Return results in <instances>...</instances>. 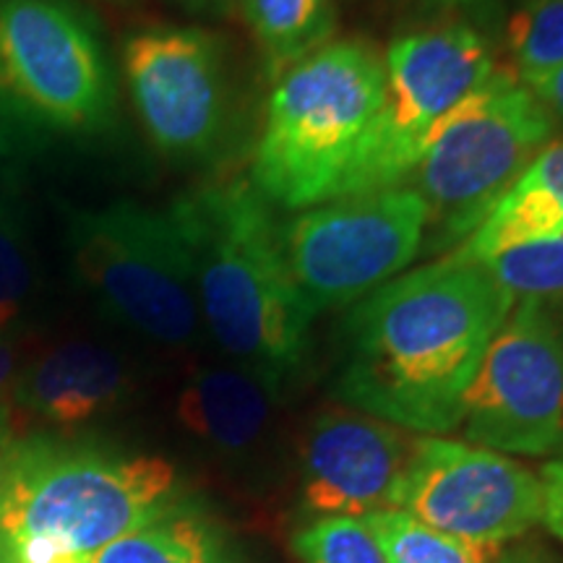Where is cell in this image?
Segmentation results:
<instances>
[{
	"label": "cell",
	"mask_w": 563,
	"mask_h": 563,
	"mask_svg": "<svg viewBox=\"0 0 563 563\" xmlns=\"http://www.w3.org/2000/svg\"><path fill=\"white\" fill-rule=\"evenodd\" d=\"M527 173H530L563 209V141H551V144H545L543 150L538 152V157L530 162Z\"/></svg>",
	"instance_id": "25"
},
{
	"label": "cell",
	"mask_w": 563,
	"mask_h": 563,
	"mask_svg": "<svg viewBox=\"0 0 563 563\" xmlns=\"http://www.w3.org/2000/svg\"><path fill=\"white\" fill-rule=\"evenodd\" d=\"M543 483V522L555 538L563 540V460L548 462L540 473Z\"/></svg>",
	"instance_id": "26"
},
{
	"label": "cell",
	"mask_w": 563,
	"mask_h": 563,
	"mask_svg": "<svg viewBox=\"0 0 563 563\" xmlns=\"http://www.w3.org/2000/svg\"><path fill=\"white\" fill-rule=\"evenodd\" d=\"M563 235V209L551 194L525 170L514 186L501 196V201L488 211L473 235L452 251V256L464 262L485 264L498 253L527 245L545 238Z\"/></svg>",
	"instance_id": "17"
},
{
	"label": "cell",
	"mask_w": 563,
	"mask_h": 563,
	"mask_svg": "<svg viewBox=\"0 0 563 563\" xmlns=\"http://www.w3.org/2000/svg\"><path fill=\"white\" fill-rule=\"evenodd\" d=\"M481 266L514 302L532 300L548 308L563 300V235L517 245Z\"/></svg>",
	"instance_id": "21"
},
{
	"label": "cell",
	"mask_w": 563,
	"mask_h": 563,
	"mask_svg": "<svg viewBox=\"0 0 563 563\" xmlns=\"http://www.w3.org/2000/svg\"><path fill=\"white\" fill-rule=\"evenodd\" d=\"M511 308L485 266L452 253L399 274L344 316L336 399L415 435L456 431L464 394Z\"/></svg>",
	"instance_id": "1"
},
{
	"label": "cell",
	"mask_w": 563,
	"mask_h": 563,
	"mask_svg": "<svg viewBox=\"0 0 563 563\" xmlns=\"http://www.w3.org/2000/svg\"><path fill=\"white\" fill-rule=\"evenodd\" d=\"M165 211L203 329L235 365L279 391L308 361L316 313L287 264L272 203L253 180L230 178L178 196Z\"/></svg>",
	"instance_id": "2"
},
{
	"label": "cell",
	"mask_w": 563,
	"mask_h": 563,
	"mask_svg": "<svg viewBox=\"0 0 563 563\" xmlns=\"http://www.w3.org/2000/svg\"><path fill=\"white\" fill-rule=\"evenodd\" d=\"M274 81L332 42L334 0H238Z\"/></svg>",
	"instance_id": "18"
},
{
	"label": "cell",
	"mask_w": 563,
	"mask_h": 563,
	"mask_svg": "<svg viewBox=\"0 0 563 563\" xmlns=\"http://www.w3.org/2000/svg\"><path fill=\"white\" fill-rule=\"evenodd\" d=\"M87 563H235L220 527L183 504L157 522L112 540Z\"/></svg>",
	"instance_id": "16"
},
{
	"label": "cell",
	"mask_w": 563,
	"mask_h": 563,
	"mask_svg": "<svg viewBox=\"0 0 563 563\" xmlns=\"http://www.w3.org/2000/svg\"><path fill=\"white\" fill-rule=\"evenodd\" d=\"M0 115L63 136H89L112 123L110 60L70 0H0Z\"/></svg>",
	"instance_id": "7"
},
{
	"label": "cell",
	"mask_w": 563,
	"mask_h": 563,
	"mask_svg": "<svg viewBox=\"0 0 563 563\" xmlns=\"http://www.w3.org/2000/svg\"><path fill=\"white\" fill-rule=\"evenodd\" d=\"M384 66L382 104L334 199L402 186L435 125L490 79L496 60L475 26L449 21L394 40Z\"/></svg>",
	"instance_id": "8"
},
{
	"label": "cell",
	"mask_w": 563,
	"mask_h": 563,
	"mask_svg": "<svg viewBox=\"0 0 563 563\" xmlns=\"http://www.w3.org/2000/svg\"><path fill=\"white\" fill-rule=\"evenodd\" d=\"M384 55L334 40L274 81L253 186L282 209L332 201L384 97Z\"/></svg>",
	"instance_id": "4"
},
{
	"label": "cell",
	"mask_w": 563,
	"mask_h": 563,
	"mask_svg": "<svg viewBox=\"0 0 563 563\" xmlns=\"http://www.w3.org/2000/svg\"><path fill=\"white\" fill-rule=\"evenodd\" d=\"M389 509L452 538L504 548L543 522V483L506 454L418 435Z\"/></svg>",
	"instance_id": "11"
},
{
	"label": "cell",
	"mask_w": 563,
	"mask_h": 563,
	"mask_svg": "<svg viewBox=\"0 0 563 563\" xmlns=\"http://www.w3.org/2000/svg\"><path fill=\"white\" fill-rule=\"evenodd\" d=\"M37 290V264L24 224L11 207L0 203V313L21 319Z\"/></svg>",
	"instance_id": "23"
},
{
	"label": "cell",
	"mask_w": 563,
	"mask_h": 563,
	"mask_svg": "<svg viewBox=\"0 0 563 563\" xmlns=\"http://www.w3.org/2000/svg\"><path fill=\"white\" fill-rule=\"evenodd\" d=\"M16 433H13L9 410L0 407V493L5 488V481H9V470L13 462V452H16Z\"/></svg>",
	"instance_id": "27"
},
{
	"label": "cell",
	"mask_w": 563,
	"mask_h": 563,
	"mask_svg": "<svg viewBox=\"0 0 563 563\" xmlns=\"http://www.w3.org/2000/svg\"><path fill=\"white\" fill-rule=\"evenodd\" d=\"M19 329L21 319L0 313V407L9 410L13 382L19 376Z\"/></svg>",
	"instance_id": "24"
},
{
	"label": "cell",
	"mask_w": 563,
	"mask_h": 563,
	"mask_svg": "<svg viewBox=\"0 0 563 563\" xmlns=\"http://www.w3.org/2000/svg\"><path fill=\"white\" fill-rule=\"evenodd\" d=\"M183 504L180 475L165 456L19 439L0 493V563L91 555Z\"/></svg>",
	"instance_id": "3"
},
{
	"label": "cell",
	"mask_w": 563,
	"mask_h": 563,
	"mask_svg": "<svg viewBox=\"0 0 563 563\" xmlns=\"http://www.w3.org/2000/svg\"><path fill=\"white\" fill-rule=\"evenodd\" d=\"M129 391V365L115 350L70 340L42 352L19 371L11 402L45 426L81 428L118 410Z\"/></svg>",
	"instance_id": "14"
},
{
	"label": "cell",
	"mask_w": 563,
	"mask_h": 563,
	"mask_svg": "<svg viewBox=\"0 0 563 563\" xmlns=\"http://www.w3.org/2000/svg\"><path fill=\"white\" fill-rule=\"evenodd\" d=\"M194 5H211V3H220V0H188Z\"/></svg>",
	"instance_id": "31"
},
{
	"label": "cell",
	"mask_w": 563,
	"mask_h": 563,
	"mask_svg": "<svg viewBox=\"0 0 563 563\" xmlns=\"http://www.w3.org/2000/svg\"><path fill=\"white\" fill-rule=\"evenodd\" d=\"M464 441L543 456L563 443V336L545 306L514 302L464 394Z\"/></svg>",
	"instance_id": "10"
},
{
	"label": "cell",
	"mask_w": 563,
	"mask_h": 563,
	"mask_svg": "<svg viewBox=\"0 0 563 563\" xmlns=\"http://www.w3.org/2000/svg\"><path fill=\"white\" fill-rule=\"evenodd\" d=\"M300 563H389L368 525L355 517L311 519L292 534Z\"/></svg>",
	"instance_id": "22"
},
{
	"label": "cell",
	"mask_w": 563,
	"mask_h": 563,
	"mask_svg": "<svg viewBox=\"0 0 563 563\" xmlns=\"http://www.w3.org/2000/svg\"><path fill=\"white\" fill-rule=\"evenodd\" d=\"M534 97H538L540 104H543L553 121L555 118L563 121V66L555 70L551 79L543 84V87L534 89Z\"/></svg>",
	"instance_id": "28"
},
{
	"label": "cell",
	"mask_w": 563,
	"mask_h": 563,
	"mask_svg": "<svg viewBox=\"0 0 563 563\" xmlns=\"http://www.w3.org/2000/svg\"><path fill=\"white\" fill-rule=\"evenodd\" d=\"M89 555H63V559L53 561V563H87Z\"/></svg>",
	"instance_id": "30"
},
{
	"label": "cell",
	"mask_w": 563,
	"mask_h": 563,
	"mask_svg": "<svg viewBox=\"0 0 563 563\" xmlns=\"http://www.w3.org/2000/svg\"><path fill=\"white\" fill-rule=\"evenodd\" d=\"M428 207L415 188L340 196L282 224V245L313 313L344 308L399 277L426 243Z\"/></svg>",
	"instance_id": "9"
},
{
	"label": "cell",
	"mask_w": 563,
	"mask_h": 563,
	"mask_svg": "<svg viewBox=\"0 0 563 563\" xmlns=\"http://www.w3.org/2000/svg\"><path fill=\"white\" fill-rule=\"evenodd\" d=\"M553 123L534 91L501 68L449 110L405 180L426 201L435 241L456 249L473 235L538 152L551 144Z\"/></svg>",
	"instance_id": "5"
},
{
	"label": "cell",
	"mask_w": 563,
	"mask_h": 563,
	"mask_svg": "<svg viewBox=\"0 0 563 563\" xmlns=\"http://www.w3.org/2000/svg\"><path fill=\"white\" fill-rule=\"evenodd\" d=\"M496 563H548V559L538 551V548L517 545V548H509V551H501Z\"/></svg>",
	"instance_id": "29"
},
{
	"label": "cell",
	"mask_w": 563,
	"mask_h": 563,
	"mask_svg": "<svg viewBox=\"0 0 563 563\" xmlns=\"http://www.w3.org/2000/svg\"><path fill=\"white\" fill-rule=\"evenodd\" d=\"M70 269L112 321L170 350L199 342L203 321L167 211L139 201L70 211Z\"/></svg>",
	"instance_id": "6"
},
{
	"label": "cell",
	"mask_w": 563,
	"mask_h": 563,
	"mask_svg": "<svg viewBox=\"0 0 563 563\" xmlns=\"http://www.w3.org/2000/svg\"><path fill=\"white\" fill-rule=\"evenodd\" d=\"M277 389L241 365L196 371L178 394L180 426L220 456H245L269 433Z\"/></svg>",
	"instance_id": "15"
},
{
	"label": "cell",
	"mask_w": 563,
	"mask_h": 563,
	"mask_svg": "<svg viewBox=\"0 0 563 563\" xmlns=\"http://www.w3.org/2000/svg\"><path fill=\"white\" fill-rule=\"evenodd\" d=\"M511 74L538 89L563 66V0H519L506 21Z\"/></svg>",
	"instance_id": "19"
},
{
	"label": "cell",
	"mask_w": 563,
	"mask_h": 563,
	"mask_svg": "<svg viewBox=\"0 0 563 563\" xmlns=\"http://www.w3.org/2000/svg\"><path fill=\"white\" fill-rule=\"evenodd\" d=\"M363 522L382 543L389 563H496L501 555V548L452 538L399 509L371 511Z\"/></svg>",
	"instance_id": "20"
},
{
	"label": "cell",
	"mask_w": 563,
	"mask_h": 563,
	"mask_svg": "<svg viewBox=\"0 0 563 563\" xmlns=\"http://www.w3.org/2000/svg\"><path fill=\"white\" fill-rule=\"evenodd\" d=\"M131 102L154 150L170 159L209 157L228 123L220 40L199 26H146L123 45Z\"/></svg>",
	"instance_id": "12"
},
{
	"label": "cell",
	"mask_w": 563,
	"mask_h": 563,
	"mask_svg": "<svg viewBox=\"0 0 563 563\" xmlns=\"http://www.w3.org/2000/svg\"><path fill=\"white\" fill-rule=\"evenodd\" d=\"M415 441V433L350 407L321 412L300 446L302 511L311 519H363L389 509Z\"/></svg>",
	"instance_id": "13"
}]
</instances>
